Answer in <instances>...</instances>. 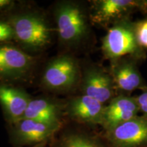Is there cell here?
Segmentation results:
<instances>
[{
  "label": "cell",
  "instance_id": "cell-4",
  "mask_svg": "<svg viewBox=\"0 0 147 147\" xmlns=\"http://www.w3.org/2000/svg\"><path fill=\"white\" fill-rule=\"evenodd\" d=\"M80 79L78 61L69 55H63L49 61L43 72L42 83L51 91L65 92L72 89Z\"/></svg>",
  "mask_w": 147,
  "mask_h": 147
},
{
  "label": "cell",
  "instance_id": "cell-9",
  "mask_svg": "<svg viewBox=\"0 0 147 147\" xmlns=\"http://www.w3.org/2000/svg\"><path fill=\"white\" fill-rule=\"evenodd\" d=\"M140 108L136 97L121 94L105 105L102 126L105 131L138 115Z\"/></svg>",
  "mask_w": 147,
  "mask_h": 147
},
{
  "label": "cell",
  "instance_id": "cell-15",
  "mask_svg": "<svg viewBox=\"0 0 147 147\" xmlns=\"http://www.w3.org/2000/svg\"><path fill=\"white\" fill-rule=\"evenodd\" d=\"M58 147H106L98 139L84 134L73 133L64 136Z\"/></svg>",
  "mask_w": 147,
  "mask_h": 147
},
{
  "label": "cell",
  "instance_id": "cell-2",
  "mask_svg": "<svg viewBox=\"0 0 147 147\" xmlns=\"http://www.w3.org/2000/svg\"><path fill=\"white\" fill-rule=\"evenodd\" d=\"M59 38L66 46L78 45L89 33V14L80 3L62 1L55 9Z\"/></svg>",
  "mask_w": 147,
  "mask_h": 147
},
{
  "label": "cell",
  "instance_id": "cell-7",
  "mask_svg": "<svg viewBox=\"0 0 147 147\" xmlns=\"http://www.w3.org/2000/svg\"><path fill=\"white\" fill-rule=\"evenodd\" d=\"M80 84L82 95L91 97L104 105L117 96L110 71L98 65H90L84 69Z\"/></svg>",
  "mask_w": 147,
  "mask_h": 147
},
{
  "label": "cell",
  "instance_id": "cell-20",
  "mask_svg": "<svg viewBox=\"0 0 147 147\" xmlns=\"http://www.w3.org/2000/svg\"><path fill=\"white\" fill-rule=\"evenodd\" d=\"M11 3L10 0H0V9H3L8 6Z\"/></svg>",
  "mask_w": 147,
  "mask_h": 147
},
{
  "label": "cell",
  "instance_id": "cell-22",
  "mask_svg": "<svg viewBox=\"0 0 147 147\" xmlns=\"http://www.w3.org/2000/svg\"><path fill=\"white\" fill-rule=\"evenodd\" d=\"M145 147H147V146H145Z\"/></svg>",
  "mask_w": 147,
  "mask_h": 147
},
{
  "label": "cell",
  "instance_id": "cell-21",
  "mask_svg": "<svg viewBox=\"0 0 147 147\" xmlns=\"http://www.w3.org/2000/svg\"><path fill=\"white\" fill-rule=\"evenodd\" d=\"M33 147H44V146H42V144H38V145H37V146H34Z\"/></svg>",
  "mask_w": 147,
  "mask_h": 147
},
{
  "label": "cell",
  "instance_id": "cell-6",
  "mask_svg": "<svg viewBox=\"0 0 147 147\" xmlns=\"http://www.w3.org/2000/svg\"><path fill=\"white\" fill-rule=\"evenodd\" d=\"M105 138L112 147L147 146V117L138 115L106 130Z\"/></svg>",
  "mask_w": 147,
  "mask_h": 147
},
{
  "label": "cell",
  "instance_id": "cell-11",
  "mask_svg": "<svg viewBox=\"0 0 147 147\" xmlns=\"http://www.w3.org/2000/svg\"><path fill=\"white\" fill-rule=\"evenodd\" d=\"M105 105L85 95L74 97L67 106L68 115L79 122L102 125Z\"/></svg>",
  "mask_w": 147,
  "mask_h": 147
},
{
  "label": "cell",
  "instance_id": "cell-8",
  "mask_svg": "<svg viewBox=\"0 0 147 147\" xmlns=\"http://www.w3.org/2000/svg\"><path fill=\"white\" fill-rule=\"evenodd\" d=\"M139 61L131 57H125L111 61L110 73L113 79L117 91L121 94L129 95L140 89L147 88V83L140 71Z\"/></svg>",
  "mask_w": 147,
  "mask_h": 147
},
{
  "label": "cell",
  "instance_id": "cell-14",
  "mask_svg": "<svg viewBox=\"0 0 147 147\" xmlns=\"http://www.w3.org/2000/svg\"><path fill=\"white\" fill-rule=\"evenodd\" d=\"M23 119L61 125L60 106L49 99H31Z\"/></svg>",
  "mask_w": 147,
  "mask_h": 147
},
{
  "label": "cell",
  "instance_id": "cell-13",
  "mask_svg": "<svg viewBox=\"0 0 147 147\" xmlns=\"http://www.w3.org/2000/svg\"><path fill=\"white\" fill-rule=\"evenodd\" d=\"M31 99L28 93L23 89L0 85V104L12 123L23 119Z\"/></svg>",
  "mask_w": 147,
  "mask_h": 147
},
{
  "label": "cell",
  "instance_id": "cell-1",
  "mask_svg": "<svg viewBox=\"0 0 147 147\" xmlns=\"http://www.w3.org/2000/svg\"><path fill=\"white\" fill-rule=\"evenodd\" d=\"M102 51L110 62L125 57L141 62L146 57L145 51L138 42L135 22L131 18L117 22L108 29L102 39Z\"/></svg>",
  "mask_w": 147,
  "mask_h": 147
},
{
  "label": "cell",
  "instance_id": "cell-16",
  "mask_svg": "<svg viewBox=\"0 0 147 147\" xmlns=\"http://www.w3.org/2000/svg\"><path fill=\"white\" fill-rule=\"evenodd\" d=\"M135 32L138 42L145 51L147 49V18L135 22Z\"/></svg>",
  "mask_w": 147,
  "mask_h": 147
},
{
  "label": "cell",
  "instance_id": "cell-12",
  "mask_svg": "<svg viewBox=\"0 0 147 147\" xmlns=\"http://www.w3.org/2000/svg\"><path fill=\"white\" fill-rule=\"evenodd\" d=\"M14 134L23 144H40L52 137L61 125L47 123L32 119H23L14 123Z\"/></svg>",
  "mask_w": 147,
  "mask_h": 147
},
{
  "label": "cell",
  "instance_id": "cell-19",
  "mask_svg": "<svg viewBox=\"0 0 147 147\" xmlns=\"http://www.w3.org/2000/svg\"><path fill=\"white\" fill-rule=\"evenodd\" d=\"M139 11L147 15V0H140V1Z\"/></svg>",
  "mask_w": 147,
  "mask_h": 147
},
{
  "label": "cell",
  "instance_id": "cell-3",
  "mask_svg": "<svg viewBox=\"0 0 147 147\" xmlns=\"http://www.w3.org/2000/svg\"><path fill=\"white\" fill-rule=\"evenodd\" d=\"M14 32V38L31 51L45 49L52 39V29L42 14L27 12L12 16L8 22Z\"/></svg>",
  "mask_w": 147,
  "mask_h": 147
},
{
  "label": "cell",
  "instance_id": "cell-18",
  "mask_svg": "<svg viewBox=\"0 0 147 147\" xmlns=\"http://www.w3.org/2000/svg\"><path fill=\"white\" fill-rule=\"evenodd\" d=\"M135 97L138 104L140 112L142 113L143 116L147 117V88L142 91L138 96Z\"/></svg>",
  "mask_w": 147,
  "mask_h": 147
},
{
  "label": "cell",
  "instance_id": "cell-17",
  "mask_svg": "<svg viewBox=\"0 0 147 147\" xmlns=\"http://www.w3.org/2000/svg\"><path fill=\"white\" fill-rule=\"evenodd\" d=\"M14 38V32L8 23L0 22V42L10 40Z\"/></svg>",
  "mask_w": 147,
  "mask_h": 147
},
{
  "label": "cell",
  "instance_id": "cell-10",
  "mask_svg": "<svg viewBox=\"0 0 147 147\" xmlns=\"http://www.w3.org/2000/svg\"><path fill=\"white\" fill-rule=\"evenodd\" d=\"M34 60L19 48L10 45L0 46V76L20 78L30 71Z\"/></svg>",
  "mask_w": 147,
  "mask_h": 147
},
{
  "label": "cell",
  "instance_id": "cell-5",
  "mask_svg": "<svg viewBox=\"0 0 147 147\" xmlns=\"http://www.w3.org/2000/svg\"><path fill=\"white\" fill-rule=\"evenodd\" d=\"M140 0H98L92 3L90 21L102 27H111L117 22L130 18L139 11ZM108 27V28H109Z\"/></svg>",
  "mask_w": 147,
  "mask_h": 147
}]
</instances>
